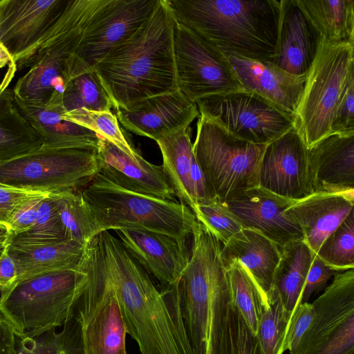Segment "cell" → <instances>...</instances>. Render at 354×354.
Segmentation results:
<instances>
[{
    "instance_id": "obj_31",
    "label": "cell",
    "mask_w": 354,
    "mask_h": 354,
    "mask_svg": "<svg viewBox=\"0 0 354 354\" xmlns=\"http://www.w3.org/2000/svg\"><path fill=\"white\" fill-rule=\"evenodd\" d=\"M50 196L55 201L67 239L86 245L103 232L82 190H65Z\"/></svg>"
},
{
    "instance_id": "obj_23",
    "label": "cell",
    "mask_w": 354,
    "mask_h": 354,
    "mask_svg": "<svg viewBox=\"0 0 354 354\" xmlns=\"http://www.w3.org/2000/svg\"><path fill=\"white\" fill-rule=\"evenodd\" d=\"M225 55L245 89L259 94L293 116L306 76L292 75L268 60Z\"/></svg>"
},
{
    "instance_id": "obj_9",
    "label": "cell",
    "mask_w": 354,
    "mask_h": 354,
    "mask_svg": "<svg viewBox=\"0 0 354 354\" xmlns=\"http://www.w3.org/2000/svg\"><path fill=\"white\" fill-rule=\"evenodd\" d=\"M97 172L95 150L41 146L0 164V183L50 194L69 189L82 190Z\"/></svg>"
},
{
    "instance_id": "obj_33",
    "label": "cell",
    "mask_w": 354,
    "mask_h": 354,
    "mask_svg": "<svg viewBox=\"0 0 354 354\" xmlns=\"http://www.w3.org/2000/svg\"><path fill=\"white\" fill-rule=\"evenodd\" d=\"M225 266L230 301L256 335L260 317L268 304L255 281L242 264L233 260Z\"/></svg>"
},
{
    "instance_id": "obj_26",
    "label": "cell",
    "mask_w": 354,
    "mask_h": 354,
    "mask_svg": "<svg viewBox=\"0 0 354 354\" xmlns=\"http://www.w3.org/2000/svg\"><path fill=\"white\" fill-rule=\"evenodd\" d=\"M221 252L225 264L236 260L248 270L268 304L281 248L261 233L243 228L222 244Z\"/></svg>"
},
{
    "instance_id": "obj_21",
    "label": "cell",
    "mask_w": 354,
    "mask_h": 354,
    "mask_svg": "<svg viewBox=\"0 0 354 354\" xmlns=\"http://www.w3.org/2000/svg\"><path fill=\"white\" fill-rule=\"evenodd\" d=\"M322 39L297 0H281L278 46L269 62L292 75L306 77Z\"/></svg>"
},
{
    "instance_id": "obj_3",
    "label": "cell",
    "mask_w": 354,
    "mask_h": 354,
    "mask_svg": "<svg viewBox=\"0 0 354 354\" xmlns=\"http://www.w3.org/2000/svg\"><path fill=\"white\" fill-rule=\"evenodd\" d=\"M176 21L226 55L270 61L277 53L281 0H168Z\"/></svg>"
},
{
    "instance_id": "obj_47",
    "label": "cell",
    "mask_w": 354,
    "mask_h": 354,
    "mask_svg": "<svg viewBox=\"0 0 354 354\" xmlns=\"http://www.w3.org/2000/svg\"><path fill=\"white\" fill-rule=\"evenodd\" d=\"M17 279L16 265L9 254L7 243L0 253V291L11 286Z\"/></svg>"
},
{
    "instance_id": "obj_29",
    "label": "cell",
    "mask_w": 354,
    "mask_h": 354,
    "mask_svg": "<svg viewBox=\"0 0 354 354\" xmlns=\"http://www.w3.org/2000/svg\"><path fill=\"white\" fill-rule=\"evenodd\" d=\"M190 132L188 127L166 134L156 142L162 153V167L175 196L192 211L196 206V201L190 172L195 157Z\"/></svg>"
},
{
    "instance_id": "obj_50",
    "label": "cell",
    "mask_w": 354,
    "mask_h": 354,
    "mask_svg": "<svg viewBox=\"0 0 354 354\" xmlns=\"http://www.w3.org/2000/svg\"><path fill=\"white\" fill-rule=\"evenodd\" d=\"M8 235L7 229L0 227V253L8 243Z\"/></svg>"
},
{
    "instance_id": "obj_25",
    "label": "cell",
    "mask_w": 354,
    "mask_h": 354,
    "mask_svg": "<svg viewBox=\"0 0 354 354\" xmlns=\"http://www.w3.org/2000/svg\"><path fill=\"white\" fill-rule=\"evenodd\" d=\"M14 102L41 141V146L57 149L97 151L100 136L62 118V104L24 100L14 95Z\"/></svg>"
},
{
    "instance_id": "obj_15",
    "label": "cell",
    "mask_w": 354,
    "mask_h": 354,
    "mask_svg": "<svg viewBox=\"0 0 354 354\" xmlns=\"http://www.w3.org/2000/svg\"><path fill=\"white\" fill-rule=\"evenodd\" d=\"M259 186L292 201L314 192L308 149L295 127L266 145Z\"/></svg>"
},
{
    "instance_id": "obj_42",
    "label": "cell",
    "mask_w": 354,
    "mask_h": 354,
    "mask_svg": "<svg viewBox=\"0 0 354 354\" xmlns=\"http://www.w3.org/2000/svg\"><path fill=\"white\" fill-rule=\"evenodd\" d=\"M331 133L354 135V75L347 81L335 108Z\"/></svg>"
},
{
    "instance_id": "obj_19",
    "label": "cell",
    "mask_w": 354,
    "mask_h": 354,
    "mask_svg": "<svg viewBox=\"0 0 354 354\" xmlns=\"http://www.w3.org/2000/svg\"><path fill=\"white\" fill-rule=\"evenodd\" d=\"M118 122L128 131L156 140L186 128L200 115L196 103L179 90L139 100L115 109Z\"/></svg>"
},
{
    "instance_id": "obj_17",
    "label": "cell",
    "mask_w": 354,
    "mask_h": 354,
    "mask_svg": "<svg viewBox=\"0 0 354 354\" xmlns=\"http://www.w3.org/2000/svg\"><path fill=\"white\" fill-rule=\"evenodd\" d=\"M119 240L161 286V290L179 284L189 262L187 239L134 229L113 230Z\"/></svg>"
},
{
    "instance_id": "obj_45",
    "label": "cell",
    "mask_w": 354,
    "mask_h": 354,
    "mask_svg": "<svg viewBox=\"0 0 354 354\" xmlns=\"http://www.w3.org/2000/svg\"><path fill=\"white\" fill-rule=\"evenodd\" d=\"M336 272L315 255L306 279L301 303L308 302L314 295L324 290L328 286V282Z\"/></svg>"
},
{
    "instance_id": "obj_13",
    "label": "cell",
    "mask_w": 354,
    "mask_h": 354,
    "mask_svg": "<svg viewBox=\"0 0 354 354\" xmlns=\"http://www.w3.org/2000/svg\"><path fill=\"white\" fill-rule=\"evenodd\" d=\"M174 56L178 88L191 102L244 89L225 54L178 22Z\"/></svg>"
},
{
    "instance_id": "obj_18",
    "label": "cell",
    "mask_w": 354,
    "mask_h": 354,
    "mask_svg": "<svg viewBox=\"0 0 354 354\" xmlns=\"http://www.w3.org/2000/svg\"><path fill=\"white\" fill-rule=\"evenodd\" d=\"M293 201L258 186L221 203L243 228L261 233L281 248L292 241L304 240L299 226L284 212Z\"/></svg>"
},
{
    "instance_id": "obj_39",
    "label": "cell",
    "mask_w": 354,
    "mask_h": 354,
    "mask_svg": "<svg viewBox=\"0 0 354 354\" xmlns=\"http://www.w3.org/2000/svg\"><path fill=\"white\" fill-rule=\"evenodd\" d=\"M316 256L336 272L354 268V210L326 237Z\"/></svg>"
},
{
    "instance_id": "obj_2",
    "label": "cell",
    "mask_w": 354,
    "mask_h": 354,
    "mask_svg": "<svg viewBox=\"0 0 354 354\" xmlns=\"http://www.w3.org/2000/svg\"><path fill=\"white\" fill-rule=\"evenodd\" d=\"M168 0H158L148 20L95 66L114 109L178 88L174 32Z\"/></svg>"
},
{
    "instance_id": "obj_24",
    "label": "cell",
    "mask_w": 354,
    "mask_h": 354,
    "mask_svg": "<svg viewBox=\"0 0 354 354\" xmlns=\"http://www.w3.org/2000/svg\"><path fill=\"white\" fill-rule=\"evenodd\" d=\"M308 156L314 192L354 193V135L331 133Z\"/></svg>"
},
{
    "instance_id": "obj_28",
    "label": "cell",
    "mask_w": 354,
    "mask_h": 354,
    "mask_svg": "<svg viewBox=\"0 0 354 354\" xmlns=\"http://www.w3.org/2000/svg\"><path fill=\"white\" fill-rule=\"evenodd\" d=\"M315 256L304 241H292L282 247L269 299L272 295L277 296L293 315L301 304L302 292Z\"/></svg>"
},
{
    "instance_id": "obj_10",
    "label": "cell",
    "mask_w": 354,
    "mask_h": 354,
    "mask_svg": "<svg viewBox=\"0 0 354 354\" xmlns=\"http://www.w3.org/2000/svg\"><path fill=\"white\" fill-rule=\"evenodd\" d=\"M87 282L75 317L79 322L85 354H127V334L113 284L97 257L92 241L81 263Z\"/></svg>"
},
{
    "instance_id": "obj_16",
    "label": "cell",
    "mask_w": 354,
    "mask_h": 354,
    "mask_svg": "<svg viewBox=\"0 0 354 354\" xmlns=\"http://www.w3.org/2000/svg\"><path fill=\"white\" fill-rule=\"evenodd\" d=\"M68 1L0 0V42L14 64L45 36Z\"/></svg>"
},
{
    "instance_id": "obj_38",
    "label": "cell",
    "mask_w": 354,
    "mask_h": 354,
    "mask_svg": "<svg viewBox=\"0 0 354 354\" xmlns=\"http://www.w3.org/2000/svg\"><path fill=\"white\" fill-rule=\"evenodd\" d=\"M218 354H264L256 335L230 300L222 321Z\"/></svg>"
},
{
    "instance_id": "obj_32",
    "label": "cell",
    "mask_w": 354,
    "mask_h": 354,
    "mask_svg": "<svg viewBox=\"0 0 354 354\" xmlns=\"http://www.w3.org/2000/svg\"><path fill=\"white\" fill-rule=\"evenodd\" d=\"M57 328L34 335L16 334L15 354H85L75 315L60 330Z\"/></svg>"
},
{
    "instance_id": "obj_44",
    "label": "cell",
    "mask_w": 354,
    "mask_h": 354,
    "mask_svg": "<svg viewBox=\"0 0 354 354\" xmlns=\"http://www.w3.org/2000/svg\"><path fill=\"white\" fill-rule=\"evenodd\" d=\"M312 303H301L294 312L285 336L283 351H291L297 345L315 316Z\"/></svg>"
},
{
    "instance_id": "obj_36",
    "label": "cell",
    "mask_w": 354,
    "mask_h": 354,
    "mask_svg": "<svg viewBox=\"0 0 354 354\" xmlns=\"http://www.w3.org/2000/svg\"><path fill=\"white\" fill-rule=\"evenodd\" d=\"M63 119L88 129L107 140L133 159L142 154L125 137L119 122L111 111L79 109L62 113Z\"/></svg>"
},
{
    "instance_id": "obj_27",
    "label": "cell",
    "mask_w": 354,
    "mask_h": 354,
    "mask_svg": "<svg viewBox=\"0 0 354 354\" xmlns=\"http://www.w3.org/2000/svg\"><path fill=\"white\" fill-rule=\"evenodd\" d=\"M8 247L16 265L17 281H19L42 272L78 269L86 245L66 239L51 244L22 248L8 243Z\"/></svg>"
},
{
    "instance_id": "obj_6",
    "label": "cell",
    "mask_w": 354,
    "mask_h": 354,
    "mask_svg": "<svg viewBox=\"0 0 354 354\" xmlns=\"http://www.w3.org/2000/svg\"><path fill=\"white\" fill-rule=\"evenodd\" d=\"M82 192L103 231L142 230L187 239L197 221L192 209L181 202L122 189L99 173Z\"/></svg>"
},
{
    "instance_id": "obj_30",
    "label": "cell",
    "mask_w": 354,
    "mask_h": 354,
    "mask_svg": "<svg viewBox=\"0 0 354 354\" xmlns=\"http://www.w3.org/2000/svg\"><path fill=\"white\" fill-rule=\"evenodd\" d=\"M318 30L331 43L354 44V0H297Z\"/></svg>"
},
{
    "instance_id": "obj_7",
    "label": "cell",
    "mask_w": 354,
    "mask_h": 354,
    "mask_svg": "<svg viewBox=\"0 0 354 354\" xmlns=\"http://www.w3.org/2000/svg\"><path fill=\"white\" fill-rule=\"evenodd\" d=\"M198 118L193 153L213 197L224 203L258 187L267 145L236 137L203 113Z\"/></svg>"
},
{
    "instance_id": "obj_35",
    "label": "cell",
    "mask_w": 354,
    "mask_h": 354,
    "mask_svg": "<svg viewBox=\"0 0 354 354\" xmlns=\"http://www.w3.org/2000/svg\"><path fill=\"white\" fill-rule=\"evenodd\" d=\"M66 239L55 201L48 194L41 201L33 226L21 234L8 236V243L22 248L51 244Z\"/></svg>"
},
{
    "instance_id": "obj_49",
    "label": "cell",
    "mask_w": 354,
    "mask_h": 354,
    "mask_svg": "<svg viewBox=\"0 0 354 354\" xmlns=\"http://www.w3.org/2000/svg\"><path fill=\"white\" fill-rule=\"evenodd\" d=\"M6 64H9L10 71L8 73L3 82L8 85L16 70L14 62L6 48L0 42V68L4 67Z\"/></svg>"
},
{
    "instance_id": "obj_11",
    "label": "cell",
    "mask_w": 354,
    "mask_h": 354,
    "mask_svg": "<svg viewBox=\"0 0 354 354\" xmlns=\"http://www.w3.org/2000/svg\"><path fill=\"white\" fill-rule=\"evenodd\" d=\"M203 113L233 136L268 145L295 127L294 118L259 94L242 89L196 103Z\"/></svg>"
},
{
    "instance_id": "obj_14",
    "label": "cell",
    "mask_w": 354,
    "mask_h": 354,
    "mask_svg": "<svg viewBox=\"0 0 354 354\" xmlns=\"http://www.w3.org/2000/svg\"><path fill=\"white\" fill-rule=\"evenodd\" d=\"M158 0H107L86 27L72 57L69 81L94 69L150 17Z\"/></svg>"
},
{
    "instance_id": "obj_37",
    "label": "cell",
    "mask_w": 354,
    "mask_h": 354,
    "mask_svg": "<svg viewBox=\"0 0 354 354\" xmlns=\"http://www.w3.org/2000/svg\"><path fill=\"white\" fill-rule=\"evenodd\" d=\"M62 105L63 113L79 109L101 111H111L113 108V104L94 70L69 81L63 94Z\"/></svg>"
},
{
    "instance_id": "obj_40",
    "label": "cell",
    "mask_w": 354,
    "mask_h": 354,
    "mask_svg": "<svg viewBox=\"0 0 354 354\" xmlns=\"http://www.w3.org/2000/svg\"><path fill=\"white\" fill-rule=\"evenodd\" d=\"M292 313L279 299L272 295L268 306L262 313L256 333L264 354H283V346Z\"/></svg>"
},
{
    "instance_id": "obj_12",
    "label": "cell",
    "mask_w": 354,
    "mask_h": 354,
    "mask_svg": "<svg viewBox=\"0 0 354 354\" xmlns=\"http://www.w3.org/2000/svg\"><path fill=\"white\" fill-rule=\"evenodd\" d=\"M312 304L313 319L290 354H354V268L336 272Z\"/></svg>"
},
{
    "instance_id": "obj_22",
    "label": "cell",
    "mask_w": 354,
    "mask_h": 354,
    "mask_svg": "<svg viewBox=\"0 0 354 354\" xmlns=\"http://www.w3.org/2000/svg\"><path fill=\"white\" fill-rule=\"evenodd\" d=\"M354 193L317 192L294 201L285 214L300 227L315 255L323 241L354 210Z\"/></svg>"
},
{
    "instance_id": "obj_1",
    "label": "cell",
    "mask_w": 354,
    "mask_h": 354,
    "mask_svg": "<svg viewBox=\"0 0 354 354\" xmlns=\"http://www.w3.org/2000/svg\"><path fill=\"white\" fill-rule=\"evenodd\" d=\"M141 354H194L181 316L178 285L159 290L119 239L103 231L92 241Z\"/></svg>"
},
{
    "instance_id": "obj_5",
    "label": "cell",
    "mask_w": 354,
    "mask_h": 354,
    "mask_svg": "<svg viewBox=\"0 0 354 354\" xmlns=\"http://www.w3.org/2000/svg\"><path fill=\"white\" fill-rule=\"evenodd\" d=\"M87 279L80 264L76 270L42 272L17 281L1 290L0 313L17 335L62 327L74 316Z\"/></svg>"
},
{
    "instance_id": "obj_46",
    "label": "cell",
    "mask_w": 354,
    "mask_h": 354,
    "mask_svg": "<svg viewBox=\"0 0 354 354\" xmlns=\"http://www.w3.org/2000/svg\"><path fill=\"white\" fill-rule=\"evenodd\" d=\"M48 195H42L30 201L18 210L8 227L9 237L21 234L33 226L41 201Z\"/></svg>"
},
{
    "instance_id": "obj_8",
    "label": "cell",
    "mask_w": 354,
    "mask_h": 354,
    "mask_svg": "<svg viewBox=\"0 0 354 354\" xmlns=\"http://www.w3.org/2000/svg\"><path fill=\"white\" fill-rule=\"evenodd\" d=\"M353 75L354 44L322 39L293 115L295 127L308 149L331 134L335 108Z\"/></svg>"
},
{
    "instance_id": "obj_43",
    "label": "cell",
    "mask_w": 354,
    "mask_h": 354,
    "mask_svg": "<svg viewBox=\"0 0 354 354\" xmlns=\"http://www.w3.org/2000/svg\"><path fill=\"white\" fill-rule=\"evenodd\" d=\"M44 194L13 188L0 183V227L7 229L18 210L30 201Z\"/></svg>"
},
{
    "instance_id": "obj_48",
    "label": "cell",
    "mask_w": 354,
    "mask_h": 354,
    "mask_svg": "<svg viewBox=\"0 0 354 354\" xmlns=\"http://www.w3.org/2000/svg\"><path fill=\"white\" fill-rule=\"evenodd\" d=\"M16 353V334L0 313V354Z\"/></svg>"
},
{
    "instance_id": "obj_34",
    "label": "cell",
    "mask_w": 354,
    "mask_h": 354,
    "mask_svg": "<svg viewBox=\"0 0 354 354\" xmlns=\"http://www.w3.org/2000/svg\"><path fill=\"white\" fill-rule=\"evenodd\" d=\"M41 141L15 102L0 110V164L32 152Z\"/></svg>"
},
{
    "instance_id": "obj_41",
    "label": "cell",
    "mask_w": 354,
    "mask_h": 354,
    "mask_svg": "<svg viewBox=\"0 0 354 354\" xmlns=\"http://www.w3.org/2000/svg\"><path fill=\"white\" fill-rule=\"evenodd\" d=\"M192 212L222 244L243 228L234 214L217 200L197 204Z\"/></svg>"
},
{
    "instance_id": "obj_20",
    "label": "cell",
    "mask_w": 354,
    "mask_h": 354,
    "mask_svg": "<svg viewBox=\"0 0 354 354\" xmlns=\"http://www.w3.org/2000/svg\"><path fill=\"white\" fill-rule=\"evenodd\" d=\"M98 172L122 189L160 199L176 201L169 180L162 165L133 159L100 137L96 151Z\"/></svg>"
},
{
    "instance_id": "obj_4",
    "label": "cell",
    "mask_w": 354,
    "mask_h": 354,
    "mask_svg": "<svg viewBox=\"0 0 354 354\" xmlns=\"http://www.w3.org/2000/svg\"><path fill=\"white\" fill-rule=\"evenodd\" d=\"M189 262L178 285L181 316L194 354H218L221 324L230 300L222 243L198 220Z\"/></svg>"
}]
</instances>
